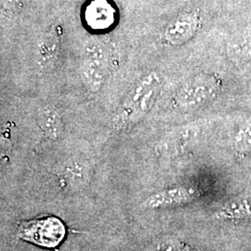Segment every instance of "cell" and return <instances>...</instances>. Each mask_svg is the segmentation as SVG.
I'll return each mask as SVG.
<instances>
[{"label": "cell", "mask_w": 251, "mask_h": 251, "mask_svg": "<svg viewBox=\"0 0 251 251\" xmlns=\"http://www.w3.org/2000/svg\"><path fill=\"white\" fill-rule=\"evenodd\" d=\"M161 89V78L151 73L139 81L117 110L113 123L118 129L129 128L151 110Z\"/></svg>", "instance_id": "cell-1"}, {"label": "cell", "mask_w": 251, "mask_h": 251, "mask_svg": "<svg viewBox=\"0 0 251 251\" xmlns=\"http://www.w3.org/2000/svg\"><path fill=\"white\" fill-rule=\"evenodd\" d=\"M61 28L56 26L48 30L38 40L35 60L41 70H48L56 63L61 46Z\"/></svg>", "instance_id": "cell-6"}, {"label": "cell", "mask_w": 251, "mask_h": 251, "mask_svg": "<svg viewBox=\"0 0 251 251\" xmlns=\"http://www.w3.org/2000/svg\"><path fill=\"white\" fill-rule=\"evenodd\" d=\"M18 235L20 238L37 246L54 248L63 240L65 227L59 219L47 217L20 225Z\"/></svg>", "instance_id": "cell-4"}, {"label": "cell", "mask_w": 251, "mask_h": 251, "mask_svg": "<svg viewBox=\"0 0 251 251\" xmlns=\"http://www.w3.org/2000/svg\"><path fill=\"white\" fill-rule=\"evenodd\" d=\"M235 146L241 151L251 150V118L239 129L235 137Z\"/></svg>", "instance_id": "cell-11"}, {"label": "cell", "mask_w": 251, "mask_h": 251, "mask_svg": "<svg viewBox=\"0 0 251 251\" xmlns=\"http://www.w3.org/2000/svg\"><path fill=\"white\" fill-rule=\"evenodd\" d=\"M228 53L235 61H241L251 56V36H243L241 38L232 40L228 47Z\"/></svg>", "instance_id": "cell-9"}, {"label": "cell", "mask_w": 251, "mask_h": 251, "mask_svg": "<svg viewBox=\"0 0 251 251\" xmlns=\"http://www.w3.org/2000/svg\"><path fill=\"white\" fill-rule=\"evenodd\" d=\"M221 82L211 75H199L187 81L176 93L174 105L180 111H193L215 99Z\"/></svg>", "instance_id": "cell-2"}, {"label": "cell", "mask_w": 251, "mask_h": 251, "mask_svg": "<svg viewBox=\"0 0 251 251\" xmlns=\"http://www.w3.org/2000/svg\"><path fill=\"white\" fill-rule=\"evenodd\" d=\"M115 9L107 0H92L85 11V18L90 26L107 28L115 22Z\"/></svg>", "instance_id": "cell-7"}, {"label": "cell", "mask_w": 251, "mask_h": 251, "mask_svg": "<svg viewBox=\"0 0 251 251\" xmlns=\"http://www.w3.org/2000/svg\"><path fill=\"white\" fill-rule=\"evenodd\" d=\"M199 23L200 17L198 10L183 12L167 26L164 37L172 45H181L195 36Z\"/></svg>", "instance_id": "cell-5"}, {"label": "cell", "mask_w": 251, "mask_h": 251, "mask_svg": "<svg viewBox=\"0 0 251 251\" xmlns=\"http://www.w3.org/2000/svg\"><path fill=\"white\" fill-rule=\"evenodd\" d=\"M37 123L41 130L52 140H57L63 133L62 119L53 107L43 108L38 113Z\"/></svg>", "instance_id": "cell-8"}, {"label": "cell", "mask_w": 251, "mask_h": 251, "mask_svg": "<svg viewBox=\"0 0 251 251\" xmlns=\"http://www.w3.org/2000/svg\"><path fill=\"white\" fill-rule=\"evenodd\" d=\"M28 2L29 0H2V14L7 18H14L26 7Z\"/></svg>", "instance_id": "cell-10"}, {"label": "cell", "mask_w": 251, "mask_h": 251, "mask_svg": "<svg viewBox=\"0 0 251 251\" xmlns=\"http://www.w3.org/2000/svg\"><path fill=\"white\" fill-rule=\"evenodd\" d=\"M108 53L100 40H90L86 45L81 61L80 75L85 87L91 92L98 91L105 80Z\"/></svg>", "instance_id": "cell-3"}]
</instances>
